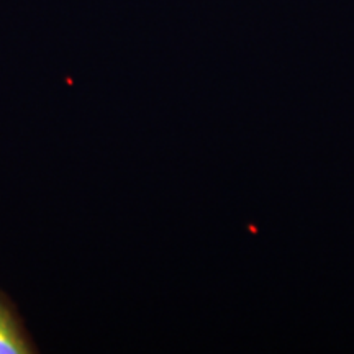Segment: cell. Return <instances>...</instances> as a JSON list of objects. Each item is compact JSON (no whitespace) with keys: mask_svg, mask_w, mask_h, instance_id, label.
<instances>
[{"mask_svg":"<svg viewBox=\"0 0 354 354\" xmlns=\"http://www.w3.org/2000/svg\"><path fill=\"white\" fill-rule=\"evenodd\" d=\"M30 349L21 338L8 310L0 304V354H21Z\"/></svg>","mask_w":354,"mask_h":354,"instance_id":"obj_1","label":"cell"}]
</instances>
